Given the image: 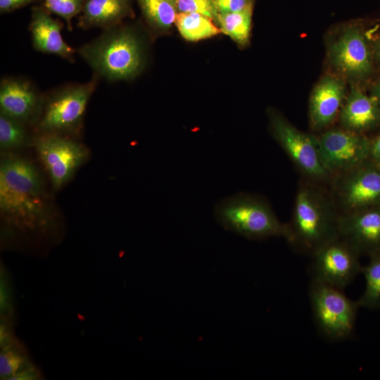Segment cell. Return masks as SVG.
<instances>
[{"instance_id":"obj_1","label":"cell","mask_w":380,"mask_h":380,"mask_svg":"<svg viewBox=\"0 0 380 380\" xmlns=\"http://www.w3.org/2000/svg\"><path fill=\"white\" fill-rule=\"evenodd\" d=\"M0 210L13 226L38 229L49 227L52 212L42 175L29 160L12 153L0 163Z\"/></svg>"},{"instance_id":"obj_2","label":"cell","mask_w":380,"mask_h":380,"mask_svg":"<svg viewBox=\"0 0 380 380\" xmlns=\"http://www.w3.org/2000/svg\"><path fill=\"white\" fill-rule=\"evenodd\" d=\"M338 217L329 191L303 179L296 191L291 219L285 224L284 238L292 248L311 256L339 237Z\"/></svg>"},{"instance_id":"obj_3","label":"cell","mask_w":380,"mask_h":380,"mask_svg":"<svg viewBox=\"0 0 380 380\" xmlns=\"http://www.w3.org/2000/svg\"><path fill=\"white\" fill-rule=\"evenodd\" d=\"M76 51L95 76L108 81L132 78L144 65L141 42L134 30L127 27L116 25L103 30L99 37Z\"/></svg>"},{"instance_id":"obj_4","label":"cell","mask_w":380,"mask_h":380,"mask_svg":"<svg viewBox=\"0 0 380 380\" xmlns=\"http://www.w3.org/2000/svg\"><path fill=\"white\" fill-rule=\"evenodd\" d=\"M214 214L224 229L248 239L284 237L285 234V224L258 195L238 193L225 198L216 204Z\"/></svg>"},{"instance_id":"obj_5","label":"cell","mask_w":380,"mask_h":380,"mask_svg":"<svg viewBox=\"0 0 380 380\" xmlns=\"http://www.w3.org/2000/svg\"><path fill=\"white\" fill-rule=\"evenodd\" d=\"M97 78L88 82L61 87L44 96L36 126L42 134H75L82 128L88 102Z\"/></svg>"},{"instance_id":"obj_6","label":"cell","mask_w":380,"mask_h":380,"mask_svg":"<svg viewBox=\"0 0 380 380\" xmlns=\"http://www.w3.org/2000/svg\"><path fill=\"white\" fill-rule=\"evenodd\" d=\"M310 300L313 317L319 331L327 339L343 341L354 333L357 301L348 298L342 289L312 280Z\"/></svg>"},{"instance_id":"obj_7","label":"cell","mask_w":380,"mask_h":380,"mask_svg":"<svg viewBox=\"0 0 380 380\" xmlns=\"http://www.w3.org/2000/svg\"><path fill=\"white\" fill-rule=\"evenodd\" d=\"M269 117L274 139L303 179L329 185L331 177L322 164L316 137L300 131L274 110Z\"/></svg>"},{"instance_id":"obj_8","label":"cell","mask_w":380,"mask_h":380,"mask_svg":"<svg viewBox=\"0 0 380 380\" xmlns=\"http://www.w3.org/2000/svg\"><path fill=\"white\" fill-rule=\"evenodd\" d=\"M329 186L339 214L380 205V170L369 159L333 177Z\"/></svg>"},{"instance_id":"obj_9","label":"cell","mask_w":380,"mask_h":380,"mask_svg":"<svg viewBox=\"0 0 380 380\" xmlns=\"http://www.w3.org/2000/svg\"><path fill=\"white\" fill-rule=\"evenodd\" d=\"M322 164L331 178L369 159L371 139L342 127L316 137Z\"/></svg>"},{"instance_id":"obj_10","label":"cell","mask_w":380,"mask_h":380,"mask_svg":"<svg viewBox=\"0 0 380 380\" xmlns=\"http://www.w3.org/2000/svg\"><path fill=\"white\" fill-rule=\"evenodd\" d=\"M311 257L312 280L342 290L361 273L360 255L339 237L319 248Z\"/></svg>"},{"instance_id":"obj_11","label":"cell","mask_w":380,"mask_h":380,"mask_svg":"<svg viewBox=\"0 0 380 380\" xmlns=\"http://www.w3.org/2000/svg\"><path fill=\"white\" fill-rule=\"evenodd\" d=\"M36 151L55 189L71 179L89 153L84 145L56 134H42L37 140Z\"/></svg>"},{"instance_id":"obj_12","label":"cell","mask_w":380,"mask_h":380,"mask_svg":"<svg viewBox=\"0 0 380 380\" xmlns=\"http://www.w3.org/2000/svg\"><path fill=\"white\" fill-rule=\"evenodd\" d=\"M338 236L360 256L380 254V205L339 214Z\"/></svg>"},{"instance_id":"obj_13","label":"cell","mask_w":380,"mask_h":380,"mask_svg":"<svg viewBox=\"0 0 380 380\" xmlns=\"http://www.w3.org/2000/svg\"><path fill=\"white\" fill-rule=\"evenodd\" d=\"M44 95L29 80L4 77L0 83V113L24 124H36L42 109Z\"/></svg>"},{"instance_id":"obj_14","label":"cell","mask_w":380,"mask_h":380,"mask_svg":"<svg viewBox=\"0 0 380 380\" xmlns=\"http://www.w3.org/2000/svg\"><path fill=\"white\" fill-rule=\"evenodd\" d=\"M330 56L334 65L348 77L363 79L372 71L369 46L357 29L346 30L332 45Z\"/></svg>"},{"instance_id":"obj_15","label":"cell","mask_w":380,"mask_h":380,"mask_svg":"<svg viewBox=\"0 0 380 380\" xmlns=\"http://www.w3.org/2000/svg\"><path fill=\"white\" fill-rule=\"evenodd\" d=\"M63 25L60 20L52 18L44 6L32 7L30 31L34 49L72 62L75 50L63 39Z\"/></svg>"},{"instance_id":"obj_16","label":"cell","mask_w":380,"mask_h":380,"mask_svg":"<svg viewBox=\"0 0 380 380\" xmlns=\"http://www.w3.org/2000/svg\"><path fill=\"white\" fill-rule=\"evenodd\" d=\"M345 87L341 80L332 76L324 77L315 87L309 105L312 128L323 130L338 116L343 104Z\"/></svg>"},{"instance_id":"obj_17","label":"cell","mask_w":380,"mask_h":380,"mask_svg":"<svg viewBox=\"0 0 380 380\" xmlns=\"http://www.w3.org/2000/svg\"><path fill=\"white\" fill-rule=\"evenodd\" d=\"M338 117L342 128L365 134L380 123V107L371 95L352 89Z\"/></svg>"},{"instance_id":"obj_18","label":"cell","mask_w":380,"mask_h":380,"mask_svg":"<svg viewBox=\"0 0 380 380\" xmlns=\"http://www.w3.org/2000/svg\"><path fill=\"white\" fill-rule=\"evenodd\" d=\"M129 0H86L78 18L82 29H108L130 14Z\"/></svg>"},{"instance_id":"obj_19","label":"cell","mask_w":380,"mask_h":380,"mask_svg":"<svg viewBox=\"0 0 380 380\" xmlns=\"http://www.w3.org/2000/svg\"><path fill=\"white\" fill-rule=\"evenodd\" d=\"M175 23L182 37L189 42L210 38L221 32L213 20L198 13H179Z\"/></svg>"},{"instance_id":"obj_20","label":"cell","mask_w":380,"mask_h":380,"mask_svg":"<svg viewBox=\"0 0 380 380\" xmlns=\"http://www.w3.org/2000/svg\"><path fill=\"white\" fill-rule=\"evenodd\" d=\"M143 15L153 29L165 30L175 23L177 11L176 0H137Z\"/></svg>"},{"instance_id":"obj_21","label":"cell","mask_w":380,"mask_h":380,"mask_svg":"<svg viewBox=\"0 0 380 380\" xmlns=\"http://www.w3.org/2000/svg\"><path fill=\"white\" fill-rule=\"evenodd\" d=\"M252 6L234 13H218L217 22L221 32L239 45H245L249 39Z\"/></svg>"},{"instance_id":"obj_22","label":"cell","mask_w":380,"mask_h":380,"mask_svg":"<svg viewBox=\"0 0 380 380\" xmlns=\"http://www.w3.org/2000/svg\"><path fill=\"white\" fill-rule=\"evenodd\" d=\"M369 262L362 266L361 273L365 280V291L358 299L360 308L370 310H380V254L369 257Z\"/></svg>"},{"instance_id":"obj_23","label":"cell","mask_w":380,"mask_h":380,"mask_svg":"<svg viewBox=\"0 0 380 380\" xmlns=\"http://www.w3.org/2000/svg\"><path fill=\"white\" fill-rule=\"evenodd\" d=\"M25 124L0 113V148L8 151L21 148L27 143Z\"/></svg>"},{"instance_id":"obj_24","label":"cell","mask_w":380,"mask_h":380,"mask_svg":"<svg viewBox=\"0 0 380 380\" xmlns=\"http://www.w3.org/2000/svg\"><path fill=\"white\" fill-rule=\"evenodd\" d=\"M32 365L19 343L15 341L1 348L0 355V373L1 379H9L11 376Z\"/></svg>"},{"instance_id":"obj_25","label":"cell","mask_w":380,"mask_h":380,"mask_svg":"<svg viewBox=\"0 0 380 380\" xmlns=\"http://www.w3.org/2000/svg\"><path fill=\"white\" fill-rule=\"evenodd\" d=\"M44 8L66 22L69 30H72L71 21L83 9L86 0H44Z\"/></svg>"},{"instance_id":"obj_26","label":"cell","mask_w":380,"mask_h":380,"mask_svg":"<svg viewBox=\"0 0 380 380\" xmlns=\"http://www.w3.org/2000/svg\"><path fill=\"white\" fill-rule=\"evenodd\" d=\"M179 13H198L211 20H217V11L213 0H176Z\"/></svg>"},{"instance_id":"obj_27","label":"cell","mask_w":380,"mask_h":380,"mask_svg":"<svg viewBox=\"0 0 380 380\" xmlns=\"http://www.w3.org/2000/svg\"><path fill=\"white\" fill-rule=\"evenodd\" d=\"M218 13H234L252 6L251 0H213Z\"/></svg>"},{"instance_id":"obj_28","label":"cell","mask_w":380,"mask_h":380,"mask_svg":"<svg viewBox=\"0 0 380 380\" xmlns=\"http://www.w3.org/2000/svg\"><path fill=\"white\" fill-rule=\"evenodd\" d=\"M37 0H0L1 13H9Z\"/></svg>"},{"instance_id":"obj_29","label":"cell","mask_w":380,"mask_h":380,"mask_svg":"<svg viewBox=\"0 0 380 380\" xmlns=\"http://www.w3.org/2000/svg\"><path fill=\"white\" fill-rule=\"evenodd\" d=\"M41 375L39 371L34 365H31L24 369L20 371L15 374L13 375L9 379L15 380H30V379H38Z\"/></svg>"},{"instance_id":"obj_30","label":"cell","mask_w":380,"mask_h":380,"mask_svg":"<svg viewBox=\"0 0 380 380\" xmlns=\"http://www.w3.org/2000/svg\"><path fill=\"white\" fill-rule=\"evenodd\" d=\"M369 160L380 170V134L371 139Z\"/></svg>"},{"instance_id":"obj_31","label":"cell","mask_w":380,"mask_h":380,"mask_svg":"<svg viewBox=\"0 0 380 380\" xmlns=\"http://www.w3.org/2000/svg\"><path fill=\"white\" fill-rule=\"evenodd\" d=\"M371 96L376 101L380 107V80L373 86Z\"/></svg>"},{"instance_id":"obj_32","label":"cell","mask_w":380,"mask_h":380,"mask_svg":"<svg viewBox=\"0 0 380 380\" xmlns=\"http://www.w3.org/2000/svg\"><path fill=\"white\" fill-rule=\"evenodd\" d=\"M375 56L380 61V39L378 40L375 47Z\"/></svg>"}]
</instances>
